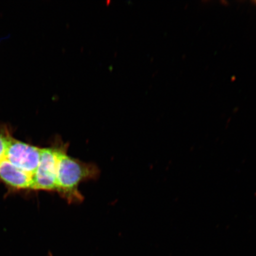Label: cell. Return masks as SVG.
Listing matches in <instances>:
<instances>
[{
    "label": "cell",
    "instance_id": "cell-1",
    "mask_svg": "<svg viewBox=\"0 0 256 256\" xmlns=\"http://www.w3.org/2000/svg\"><path fill=\"white\" fill-rule=\"evenodd\" d=\"M68 146L60 153L56 179V190L69 204H79L84 197L79 191L82 182L96 180L100 176L98 166L86 162L68 155Z\"/></svg>",
    "mask_w": 256,
    "mask_h": 256
},
{
    "label": "cell",
    "instance_id": "cell-2",
    "mask_svg": "<svg viewBox=\"0 0 256 256\" xmlns=\"http://www.w3.org/2000/svg\"><path fill=\"white\" fill-rule=\"evenodd\" d=\"M68 143L56 140L52 145L42 148L39 166L34 176L32 190L56 192L60 153Z\"/></svg>",
    "mask_w": 256,
    "mask_h": 256
},
{
    "label": "cell",
    "instance_id": "cell-3",
    "mask_svg": "<svg viewBox=\"0 0 256 256\" xmlns=\"http://www.w3.org/2000/svg\"><path fill=\"white\" fill-rule=\"evenodd\" d=\"M42 148L20 142L12 137L4 158L21 170L33 176L39 166Z\"/></svg>",
    "mask_w": 256,
    "mask_h": 256
},
{
    "label": "cell",
    "instance_id": "cell-4",
    "mask_svg": "<svg viewBox=\"0 0 256 256\" xmlns=\"http://www.w3.org/2000/svg\"><path fill=\"white\" fill-rule=\"evenodd\" d=\"M34 177L4 158L0 162V181L12 190H32Z\"/></svg>",
    "mask_w": 256,
    "mask_h": 256
},
{
    "label": "cell",
    "instance_id": "cell-5",
    "mask_svg": "<svg viewBox=\"0 0 256 256\" xmlns=\"http://www.w3.org/2000/svg\"><path fill=\"white\" fill-rule=\"evenodd\" d=\"M12 137L10 131L5 126L0 124V162L5 156L10 140Z\"/></svg>",
    "mask_w": 256,
    "mask_h": 256
},
{
    "label": "cell",
    "instance_id": "cell-6",
    "mask_svg": "<svg viewBox=\"0 0 256 256\" xmlns=\"http://www.w3.org/2000/svg\"><path fill=\"white\" fill-rule=\"evenodd\" d=\"M252 2L254 3V4L256 5V1Z\"/></svg>",
    "mask_w": 256,
    "mask_h": 256
}]
</instances>
